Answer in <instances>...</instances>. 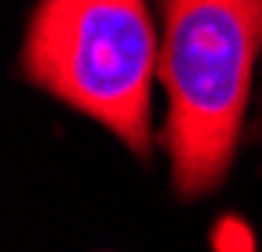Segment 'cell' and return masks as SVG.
<instances>
[{
	"label": "cell",
	"instance_id": "1",
	"mask_svg": "<svg viewBox=\"0 0 262 252\" xmlns=\"http://www.w3.org/2000/svg\"><path fill=\"white\" fill-rule=\"evenodd\" d=\"M262 53V0H167L160 75L170 96L167 149L181 196H206L234 160Z\"/></svg>",
	"mask_w": 262,
	"mask_h": 252
},
{
	"label": "cell",
	"instance_id": "2",
	"mask_svg": "<svg viewBox=\"0 0 262 252\" xmlns=\"http://www.w3.org/2000/svg\"><path fill=\"white\" fill-rule=\"evenodd\" d=\"M21 64L39 89L106 125L138 157H149L156 36L145 0H43Z\"/></svg>",
	"mask_w": 262,
	"mask_h": 252
}]
</instances>
